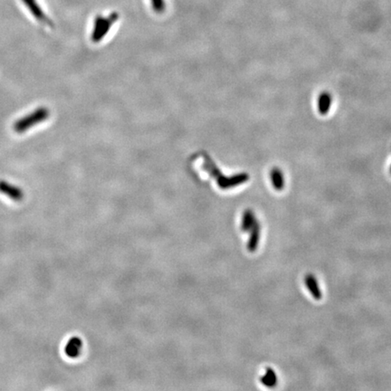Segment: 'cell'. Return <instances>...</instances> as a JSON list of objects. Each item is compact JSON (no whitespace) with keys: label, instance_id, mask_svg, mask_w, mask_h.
<instances>
[{"label":"cell","instance_id":"obj_1","mask_svg":"<svg viewBox=\"0 0 391 391\" xmlns=\"http://www.w3.org/2000/svg\"><path fill=\"white\" fill-rule=\"evenodd\" d=\"M202 156L204 160L202 164V169H204V171H207L210 176L215 178L218 187H220L221 189H229L230 187H237L249 179L248 174L246 173L236 174L231 177L224 176L209 155L203 153Z\"/></svg>","mask_w":391,"mask_h":391},{"label":"cell","instance_id":"obj_2","mask_svg":"<svg viewBox=\"0 0 391 391\" xmlns=\"http://www.w3.org/2000/svg\"><path fill=\"white\" fill-rule=\"evenodd\" d=\"M49 117L50 110L48 108L41 106L15 121L13 124V130L18 134L27 133L33 127L46 121Z\"/></svg>","mask_w":391,"mask_h":391},{"label":"cell","instance_id":"obj_3","mask_svg":"<svg viewBox=\"0 0 391 391\" xmlns=\"http://www.w3.org/2000/svg\"><path fill=\"white\" fill-rule=\"evenodd\" d=\"M119 15L112 13L109 17H105L97 16L94 22V28L91 35V39L94 43H98L105 38V36L110 31V28L118 20Z\"/></svg>","mask_w":391,"mask_h":391},{"label":"cell","instance_id":"obj_4","mask_svg":"<svg viewBox=\"0 0 391 391\" xmlns=\"http://www.w3.org/2000/svg\"><path fill=\"white\" fill-rule=\"evenodd\" d=\"M24 6L28 11L30 12L31 16L37 20L40 24L45 25L48 27H54V23L47 17L45 12L42 9L41 6L39 5L37 0H21Z\"/></svg>","mask_w":391,"mask_h":391},{"label":"cell","instance_id":"obj_5","mask_svg":"<svg viewBox=\"0 0 391 391\" xmlns=\"http://www.w3.org/2000/svg\"><path fill=\"white\" fill-rule=\"evenodd\" d=\"M0 193L14 201H21L25 195L22 188L3 179L0 180Z\"/></svg>","mask_w":391,"mask_h":391},{"label":"cell","instance_id":"obj_6","mask_svg":"<svg viewBox=\"0 0 391 391\" xmlns=\"http://www.w3.org/2000/svg\"><path fill=\"white\" fill-rule=\"evenodd\" d=\"M83 342L82 340L78 337H72L68 342L65 349V353L69 358H75L79 357L82 352Z\"/></svg>","mask_w":391,"mask_h":391},{"label":"cell","instance_id":"obj_7","mask_svg":"<svg viewBox=\"0 0 391 391\" xmlns=\"http://www.w3.org/2000/svg\"><path fill=\"white\" fill-rule=\"evenodd\" d=\"M260 225L258 221H255L253 227L250 230V238L248 244V249L250 252H254L258 247L259 239H260Z\"/></svg>","mask_w":391,"mask_h":391},{"label":"cell","instance_id":"obj_8","mask_svg":"<svg viewBox=\"0 0 391 391\" xmlns=\"http://www.w3.org/2000/svg\"><path fill=\"white\" fill-rule=\"evenodd\" d=\"M305 284H306V286L308 288L310 292L312 293V295L314 296V299L315 300H320L321 292L320 290L318 282L316 280V278L313 275H308L305 277Z\"/></svg>","mask_w":391,"mask_h":391},{"label":"cell","instance_id":"obj_9","mask_svg":"<svg viewBox=\"0 0 391 391\" xmlns=\"http://www.w3.org/2000/svg\"><path fill=\"white\" fill-rule=\"evenodd\" d=\"M331 105V97L329 93H322L318 99V110L320 114H326L330 110Z\"/></svg>","mask_w":391,"mask_h":391},{"label":"cell","instance_id":"obj_10","mask_svg":"<svg viewBox=\"0 0 391 391\" xmlns=\"http://www.w3.org/2000/svg\"><path fill=\"white\" fill-rule=\"evenodd\" d=\"M271 179L273 186L276 190H282L284 187V174L279 169H274L271 172Z\"/></svg>","mask_w":391,"mask_h":391},{"label":"cell","instance_id":"obj_11","mask_svg":"<svg viewBox=\"0 0 391 391\" xmlns=\"http://www.w3.org/2000/svg\"><path fill=\"white\" fill-rule=\"evenodd\" d=\"M256 218L251 210H247L244 212L242 219V229L245 232H249L255 223Z\"/></svg>","mask_w":391,"mask_h":391},{"label":"cell","instance_id":"obj_12","mask_svg":"<svg viewBox=\"0 0 391 391\" xmlns=\"http://www.w3.org/2000/svg\"><path fill=\"white\" fill-rule=\"evenodd\" d=\"M261 382L263 385L268 388H274L277 383V376L274 371V369L271 368H266L265 369V374L261 378Z\"/></svg>","mask_w":391,"mask_h":391},{"label":"cell","instance_id":"obj_13","mask_svg":"<svg viewBox=\"0 0 391 391\" xmlns=\"http://www.w3.org/2000/svg\"><path fill=\"white\" fill-rule=\"evenodd\" d=\"M151 6L156 13H162L165 10V1L164 0H150Z\"/></svg>","mask_w":391,"mask_h":391}]
</instances>
